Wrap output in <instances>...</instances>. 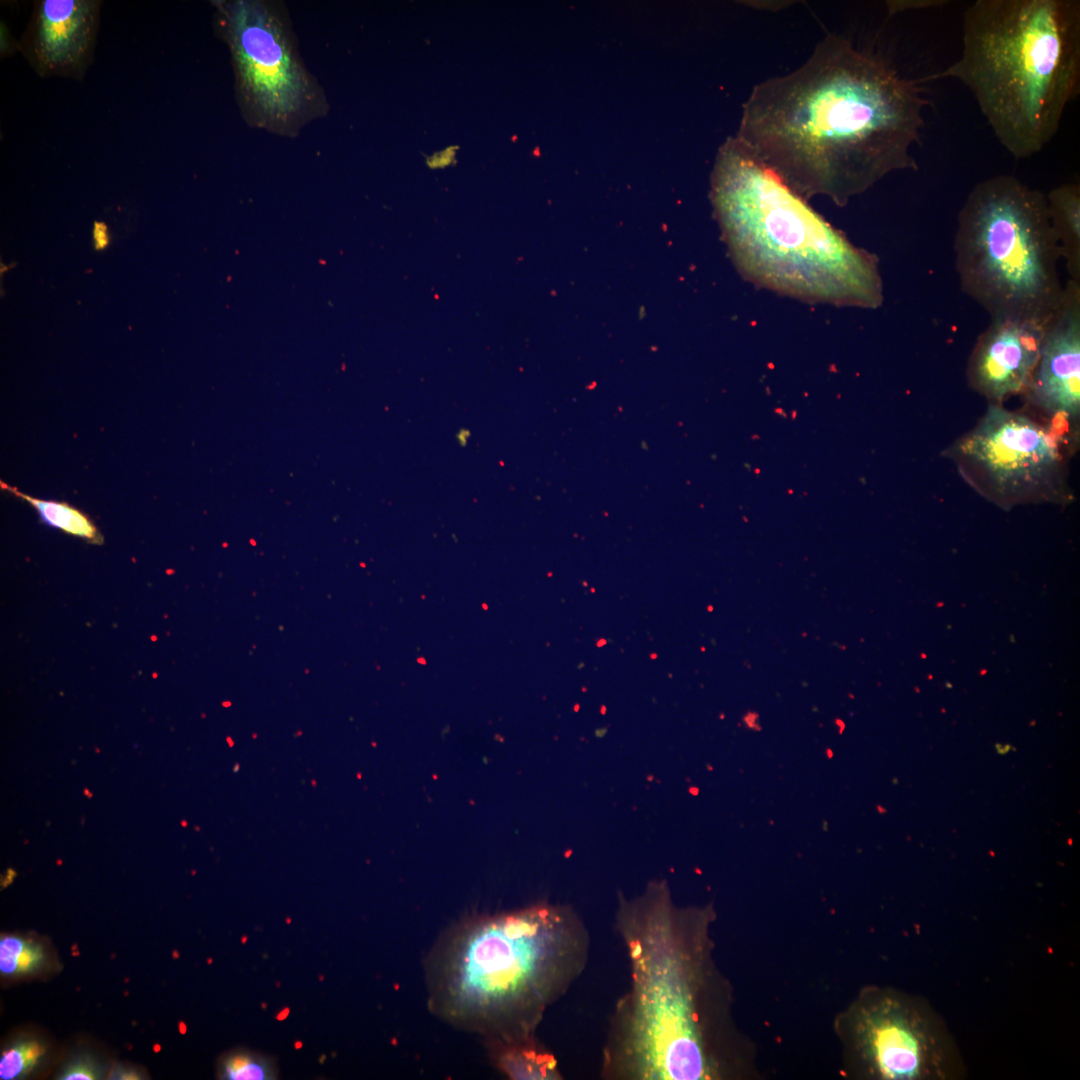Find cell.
<instances>
[{"label": "cell", "mask_w": 1080, "mask_h": 1080, "mask_svg": "<svg viewBox=\"0 0 1080 1080\" xmlns=\"http://www.w3.org/2000/svg\"><path fill=\"white\" fill-rule=\"evenodd\" d=\"M261 1006H262V1008H266L267 1005H266V1003H262Z\"/></svg>", "instance_id": "obj_30"}, {"label": "cell", "mask_w": 1080, "mask_h": 1080, "mask_svg": "<svg viewBox=\"0 0 1080 1080\" xmlns=\"http://www.w3.org/2000/svg\"><path fill=\"white\" fill-rule=\"evenodd\" d=\"M231 52L245 116L269 131L293 134L325 108L304 67L290 29L275 6L236 0L216 4Z\"/></svg>", "instance_id": "obj_8"}, {"label": "cell", "mask_w": 1080, "mask_h": 1080, "mask_svg": "<svg viewBox=\"0 0 1080 1080\" xmlns=\"http://www.w3.org/2000/svg\"><path fill=\"white\" fill-rule=\"evenodd\" d=\"M921 84L828 35L800 67L753 87L735 138L804 199L842 206L892 172L917 170Z\"/></svg>", "instance_id": "obj_1"}, {"label": "cell", "mask_w": 1080, "mask_h": 1080, "mask_svg": "<svg viewBox=\"0 0 1080 1080\" xmlns=\"http://www.w3.org/2000/svg\"><path fill=\"white\" fill-rule=\"evenodd\" d=\"M44 951L36 943L16 936L0 941V971L5 975L32 972L44 961Z\"/></svg>", "instance_id": "obj_16"}, {"label": "cell", "mask_w": 1080, "mask_h": 1080, "mask_svg": "<svg viewBox=\"0 0 1080 1080\" xmlns=\"http://www.w3.org/2000/svg\"><path fill=\"white\" fill-rule=\"evenodd\" d=\"M83 792H84V795H85V796H86L87 798H92V797H93V793H92V792H90V791H89V790H88L87 788H84Z\"/></svg>", "instance_id": "obj_24"}, {"label": "cell", "mask_w": 1080, "mask_h": 1080, "mask_svg": "<svg viewBox=\"0 0 1080 1080\" xmlns=\"http://www.w3.org/2000/svg\"><path fill=\"white\" fill-rule=\"evenodd\" d=\"M712 201L732 257L753 283L809 302L883 303L876 255L853 245L736 138L717 155Z\"/></svg>", "instance_id": "obj_3"}, {"label": "cell", "mask_w": 1080, "mask_h": 1080, "mask_svg": "<svg viewBox=\"0 0 1080 1080\" xmlns=\"http://www.w3.org/2000/svg\"><path fill=\"white\" fill-rule=\"evenodd\" d=\"M1048 422L989 403L978 423L944 452L961 478L1003 509L1068 503L1070 443Z\"/></svg>", "instance_id": "obj_7"}, {"label": "cell", "mask_w": 1080, "mask_h": 1080, "mask_svg": "<svg viewBox=\"0 0 1080 1080\" xmlns=\"http://www.w3.org/2000/svg\"><path fill=\"white\" fill-rule=\"evenodd\" d=\"M45 1049L33 1040L22 1041L2 1053L0 1078L11 1080L29 1073L44 1055Z\"/></svg>", "instance_id": "obj_17"}, {"label": "cell", "mask_w": 1080, "mask_h": 1080, "mask_svg": "<svg viewBox=\"0 0 1080 1080\" xmlns=\"http://www.w3.org/2000/svg\"><path fill=\"white\" fill-rule=\"evenodd\" d=\"M853 1036L864 1070L875 1078L958 1080L965 1066L941 1015L925 999L867 993L853 1015Z\"/></svg>", "instance_id": "obj_9"}, {"label": "cell", "mask_w": 1080, "mask_h": 1080, "mask_svg": "<svg viewBox=\"0 0 1080 1080\" xmlns=\"http://www.w3.org/2000/svg\"><path fill=\"white\" fill-rule=\"evenodd\" d=\"M1044 325L990 321L979 334L968 361L969 386L989 403L998 405L1012 396H1024L1038 363Z\"/></svg>", "instance_id": "obj_12"}, {"label": "cell", "mask_w": 1080, "mask_h": 1080, "mask_svg": "<svg viewBox=\"0 0 1080 1080\" xmlns=\"http://www.w3.org/2000/svg\"><path fill=\"white\" fill-rule=\"evenodd\" d=\"M100 5L94 0L35 4L20 49L38 75L84 76L93 58Z\"/></svg>", "instance_id": "obj_11"}, {"label": "cell", "mask_w": 1080, "mask_h": 1080, "mask_svg": "<svg viewBox=\"0 0 1080 1080\" xmlns=\"http://www.w3.org/2000/svg\"><path fill=\"white\" fill-rule=\"evenodd\" d=\"M185 1028H186V1026L183 1023H180V1031H182V1033H185V1031H186Z\"/></svg>", "instance_id": "obj_26"}, {"label": "cell", "mask_w": 1080, "mask_h": 1080, "mask_svg": "<svg viewBox=\"0 0 1080 1080\" xmlns=\"http://www.w3.org/2000/svg\"><path fill=\"white\" fill-rule=\"evenodd\" d=\"M948 1L942 0H913V1H899V4H891V9L902 7L903 10L910 9H926L931 7H939L944 5Z\"/></svg>", "instance_id": "obj_21"}, {"label": "cell", "mask_w": 1080, "mask_h": 1080, "mask_svg": "<svg viewBox=\"0 0 1080 1080\" xmlns=\"http://www.w3.org/2000/svg\"><path fill=\"white\" fill-rule=\"evenodd\" d=\"M954 78L973 94L1015 158L1040 152L1080 89V1L976 0L963 15L962 51L922 83Z\"/></svg>", "instance_id": "obj_4"}, {"label": "cell", "mask_w": 1080, "mask_h": 1080, "mask_svg": "<svg viewBox=\"0 0 1080 1080\" xmlns=\"http://www.w3.org/2000/svg\"><path fill=\"white\" fill-rule=\"evenodd\" d=\"M1045 196L1049 221L1069 280L1080 283V185L1063 183Z\"/></svg>", "instance_id": "obj_14"}, {"label": "cell", "mask_w": 1080, "mask_h": 1080, "mask_svg": "<svg viewBox=\"0 0 1080 1080\" xmlns=\"http://www.w3.org/2000/svg\"><path fill=\"white\" fill-rule=\"evenodd\" d=\"M293 1046H294V1048L296 1050H298V1049H301L303 1047V1043L301 1041L297 1040V1041L294 1042Z\"/></svg>", "instance_id": "obj_23"}, {"label": "cell", "mask_w": 1080, "mask_h": 1080, "mask_svg": "<svg viewBox=\"0 0 1080 1080\" xmlns=\"http://www.w3.org/2000/svg\"><path fill=\"white\" fill-rule=\"evenodd\" d=\"M97 1075V1068L90 1060H79L70 1064L60 1078L64 1080H91L96 1079Z\"/></svg>", "instance_id": "obj_19"}, {"label": "cell", "mask_w": 1080, "mask_h": 1080, "mask_svg": "<svg viewBox=\"0 0 1080 1080\" xmlns=\"http://www.w3.org/2000/svg\"><path fill=\"white\" fill-rule=\"evenodd\" d=\"M289 1013L290 1009L288 1007H285L276 1014L275 1019L278 1021H283L288 1017Z\"/></svg>", "instance_id": "obj_22"}, {"label": "cell", "mask_w": 1080, "mask_h": 1080, "mask_svg": "<svg viewBox=\"0 0 1080 1080\" xmlns=\"http://www.w3.org/2000/svg\"><path fill=\"white\" fill-rule=\"evenodd\" d=\"M1 488L23 499L38 513L43 523L92 544H102L103 537L95 523L80 509L67 502L34 498L1 481Z\"/></svg>", "instance_id": "obj_15"}, {"label": "cell", "mask_w": 1080, "mask_h": 1080, "mask_svg": "<svg viewBox=\"0 0 1080 1080\" xmlns=\"http://www.w3.org/2000/svg\"><path fill=\"white\" fill-rule=\"evenodd\" d=\"M1030 409L1057 431L1077 440L1080 417V283L1068 280L1061 303L1044 325L1029 389Z\"/></svg>", "instance_id": "obj_10"}, {"label": "cell", "mask_w": 1080, "mask_h": 1080, "mask_svg": "<svg viewBox=\"0 0 1080 1080\" xmlns=\"http://www.w3.org/2000/svg\"><path fill=\"white\" fill-rule=\"evenodd\" d=\"M325 1060H326V1055L322 1054L321 1057L319 1058V1062L322 1064V1063H324Z\"/></svg>", "instance_id": "obj_25"}, {"label": "cell", "mask_w": 1080, "mask_h": 1080, "mask_svg": "<svg viewBox=\"0 0 1080 1080\" xmlns=\"http://www.w3.org/2000/svg\"><path fill=\"white\" fill-rule=\"evenodd\" d=\"M247 939H248L247 936H242L241 943L245 944L247 942Z\"/></svg>", "instance_id": "obj_27"}, {"label": "cell", "mask_w": 1080, "mask_h": 1080, "mask_svg": "<svg viewBox=\"0 0 1080 1080\" xmlns=\"http://www.w3.org/2000/svg\"><path fill=\"white\" fill-rule=\"evenodd\" d=\"M93 245L96 250H104L110 244V234L107 224L103 221H94L92 229Z\"/></svg>", "instance_id": "obj_20"}, {"label": "cell", "mask_w": 1080, "mask_h": 1080, "mask_svg": "<svg viewBox=\"0 0 1080 1080\" xmlns=\"http://www.w3.org/2000/svg\"><path fill=\"white\" fill-rule=\"evenodd\" d=\"M285 921H286V924H291V919L290 918H286Z\"/></svg>", "instance_id": "obj_28"}, {"label": "cell", "mask_w": 1080, "mask_h": 1080, "mask_svg": "<svg viewBox=\"0 0 1080 1080\" xmlns=\"http://www.w3.org/2000/svg\"><path fill=\"white\" fill-rule=\"evenodd\" d=\"M590 946L585 922L568 905L541 901L464 916L423 961L427 1007L482 1038L536 1033L546 1010L584 972Z\"/></svg>", "instance_id": "obj_2"}, {"label": "cell", "mask_w": 1080, "mask_h": 1080, "mask_svg": "<svg viewBox=\"0 0 1080 1080\" xmlns=\"http://www.w3.org/2000/svg\"><path fill=\"white\" fill-rule=\"evenodd\" d=\"M955 269L962 292L995 320L1044 325L1064 284L1045 194L1001 174L978 182L958 216Z\"/></svg>", "instance_id": "obj_6"}, {"label": "cell", "mask_w": 1080, "mask_h": 1080, "mask_svg": "<svg viewBox=\"0 0 1080 1080\" xmlns=\"http://www.w3.org/2000/svg\"><path fill=\"white\" fill-rule=\"evenodd\" d=\"M323 979H324L323 975L319 976V981H323Z\"/></svg>", "instance_id": "obj_29"}, {"label": "cell", "mask_w": 1080, "mask_h": 1080, "mask_svg": "<svg viewBox=\"0 0 1080 1080\" xmlns=\"http://www.w3.org/2000/svg\"><path fill=\"white\" fill-rule=\"evenodd\" d=\"M224 1076L230 1080L273 1079L268 1062L248 1053L231 1055L224 1062Z\"/></svg>", "instance_id": "obj_18"}, {"label": "cell", "mask_w": 1080, "mask_h": 1080, "mask_svg": "<svg viewBox=\"0 0 1080 1080\" xmlns=\"http://www.w3.org/2000/svg\"><path fill=\"white\" fill-rule=\"evenodd\" d=\"M490 1063L512 1080H557L561 1072L554 1055L536 1033L483 1037Z\"/></svg>", "instance_id": "obj_13"}, {"label": "cell", "mask_w": 1080, "mask_h": 1080, "mask_svg": "<svg viewBox=\"0 0 1080 1080\" xmlns=\"http://www.w3.org/2000/svg\"><path fill=\"white\" fill-rule=\"evenodd\" d=\"M688 915L664 879L619 895L615 928L630 987L610 1018L601 1076L608 1080H700L717 1074L697 1005Z\"/></svg>", "instance_id": "obj_5"}]
</instances>
